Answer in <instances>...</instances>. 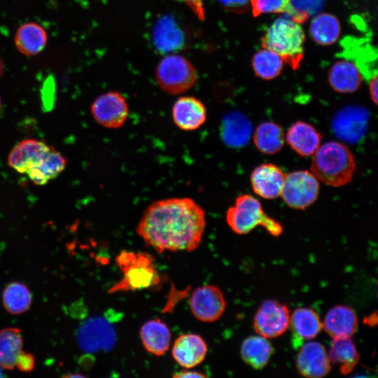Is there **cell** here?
<instances>
[{"label":"cell","instance_id":"obj_23","mask_svg":"<svg viewBox=\"0 0 378 378\" xmlns=\"http://www.w3.org/2000/svg\"><path fill=\"white\" fill-rule=\"evenodd\" d=\"M361 80V72L356 64L348 60L335 63L328 74L330 86L341 93L355 92L360 87Z\"/></svg>","mask_w":378,"mask_h":378},{"label":"cell","instance_id":"obj_36","mask_svg":"<svg viewBox=\"0 0 378 378\" xmlns=\"http://www.w3.org/2000/svg\"><path fill=\"white\" fill-rule=\"evenodd\" d=\"M35 364L34 355L22 350L16 358L15 368L22 372H30L34 369Z\"/></svg>","mask_w":378,"mask_h":378},{"label":"cell","instance_id":"obj_12","mask_svg":"<svg viewBox=\"0 0 378 378\" xmlns=\"http://www.w3.org/2000/svg\"><path fill=\"white\" fill-rule=\"evenodd\" d=\"M368 111L360 106H349L335 115L332 127L335 134L346 142L358 141L365 134L368 121Z\"/></svg>","mask_w":378,"mask_h":378},{"label":"cell","instance_id":"obj_24","mask_svg":"<svg viewBox=\"0 0 378 378\" xmlns=\"http://www.w3.org/2000/svg\"><path fill=\"white\" fill-rule=\"evenodd\" d=\"M221 131L223 140L227 145L240 148L248 143L252 125L246 115L239 112H232L223 119Z\"/></svg>","mask_w":378,"mask_h":378},{"label":"cell","instance_id":"obj_35","mask_svg":"<svg viewBox=\"0 0 378 378\" xmlns=\"http://www.w3.org/2000/svg\"><path fill=\"white\" fill-rule=\"evenodd\" d=\"M254 16L265 13H284L288 0H249Z\"/></svg>","mask_w":378,"mask_h":378},{"label":"cell","instance_id":"obj_14","mask_svg":"<svg viewBox=\"0 0 378 378\" xmlns=\"http://www.w3.org/2000/svg\"><path fill=\"white\" fill-rule=\"evenodd\" d=\"M206 108L199 99L192 96L179 97L174 104L172 117L176 126L186 132L200 128L206 120Z\"/></svg>","mask_w":378,"mask_h":378},{"label":"cell","instance_id":"obj_43","mask_svg":"<svg viewBox=\"0 0 378 378\" xmlns=\"http://www.w3.org/2000/svg\"><path fill=\"white\" fill-rule=\"evenodd\" d=\"M65 377H83V375L80 374H67L66 375Z\"/></svg>","mask_w":378,"mask_h":378},{"label":"cell","instance_id":"obj_22","mask_svg":"<svg viewBox=\"0 0 378 378\" xmlns=\"http://www.w3.org/2000/svg\"><path fill=\"white\" fill-rule=\"evenodd\" d=\"M140 337L145 349L155 356L163 355L169 348L170 330L159 318L146 322L141 328Z\"/></svg>","mask_w":378,"mask_h":378},{"label":"cell","instance_id":"obj_9","mask_svg":"<svg viewBox=\"0 0 378 378\" xmlns=\"http://www.w3.org/2000/svg\"><path fill=\"white\" fill-rule=\"evenodd\" d=\"M92 115L102 126L109 129L121 127L129 115V106L125 98L118 92L102 94L91 104Z\"/></svg>","mask_w":378,"mask_h":378},{"label":"cell","instance_id":"obj_29","mask_svg":"<svg viewBox=\"0 0 378 378\" xmlns=\"http://www.w3.org/2000/svg\"><path fill=\"white\" fill-rule=\"evenodd\" d=\"M253 142L256 148L262 153L273 155L279 152L284 144L282 128L274 122H264L255 129Z\"/></svg>","mask_w":378,"mask_h":378},{"label":"cell","instance_id":"obj_1","mask_svg":"<svg viewBox=\"0 0 378 378\" xmlns=\"http://www.w3.org/2000/svg\"><path fill=\"white\" fill-rule=\"evenodd\" d=\"M205 227V211L195 200L169 197L147 206L137 224L136 233L158 253L192 251L201 243Z\"/></svg>","mask_w":378,"mask_h":378},{"label":"cell","instance_id":"obj_25","mask_svg":"<svg viewBox=\"0 0 378 378\" xmlns=\"http://www.w3.org/2000/svg\"><path fill=\"white\" fill-rule=\"evenodd\" d=\"M66 160L53 148L42 157L27 174L36 185H44L57 177L65 168Z\"/></svg>","mask_w":378,"mask_h":378},{"label":"cell","instance_id":"obj_27","mask_svg":"<svg viewBox=\"0 0 378 378\" xmlns=\"http://www.w3.org/2000/svg\"><path fill=\"white\" fill-rule=\"evenodd\" d=\"M290 324L295 339L300 341L314 338L323 328L318 314L312 309H296L290 318Z\"/></svg>","mask_w":378,"mask_h":378},{"label":"cell","instance_id":"obj_38","mask_svg":"<svg viewBox=\"0 0 378 378\" xmlns=\"http://www.w3.org/2000/svg\"><path fill=\"white\" fill-rule=\"evenodd\" d=\"M186 3L200 20L205 19L203 0H177Z\"/></svg>","mask_w":378,"mask_h":378},{"label":"cell","instance_id":"obj_18","mask_svg":"<svg viewBox=\"0 0 378 378\" xmlns=\"http://www.w3.org/2000/svg\"><path fill=\"white\" fill-rule=\"evenodd\" d=\"M153 39L155 47L160 52L169 53L182 49L186 36L176 21L169 15L160 18L155 24Z\"/></svg>","mask_w":378,"mask_h":378},{"label":"cell","instance_id":"obj_6","mask_svg":"<svg viewBox=\"0 0 378 378\" xmlns=\"http://www.w3.org/2000/svg\"><path fill=\"white\" fill-rule=\"evenodd\" d=\"M117 262L124 278L113 288V291L147 288L159 281L153 258L148 254L123 251L117 257Z\"/></svg>","mask_w":378,"mask_h":378},{"label":"cell","instance_id":"obj_17","mask_svg":"<svg viewBox=\"0 0 378 378\" xmlns=\"http://www.w3.org/2000/svg\"><path fill=\"white\" fill-rule=\"evenodd\" d=\"M358 319L354 310L346 305H336L326 314L323 328L332 339L351 337L358 328Z\"/></svg>","mask_w":378,"mask_h":378},{"label":"cell","instance_id":"obj_39","mask_svg":"<svg viewBox=\"0 0 378 378\" xmlns=\"http://www.w3.org/2000/svg\"><path fill=\"white\" fill-rule=\"evenodd\" d=\"M206 377V375L202 374V373H200V372H196V371H189V370L180 371V372H178L175 373L173 375V377H177V378H181V377Z\"/></svg>","mask_w":378,"mask_h":378},{"label":"cell","instance_id":"obj_45","mask_svg":"<svg viewBox=\"0 0 378 378\" xmlns=\"http://www.w3.org/2000/svg\"><path fill=\"white\" fill-rule=\"evenodd\" d=\"M0 108H1V100H0Z\"/></svg>","mask_w":378,"mask_h":378},{"label":"cell","instance_id":"obj_13","mask_svg":"<svg viewBox=\"0 0 378 378\" xmlns=\"http://www.w3.org/2000/svg\"><path fill=\"white\" fill-rule=\"evenodd\" d=\"M295 365L298 372L308 378L323 377L331 370L328 353L324 346L318 342H309L302 346Z\"/></svg>","mask_w":378,"mask_h":378},{"label":"cell","instance_id":"obj_10","mask_svg":"<svg viewBox=\"0 0 378 378\" xmlns=\"http://www.w3.org/2000/svg\"><path fill=\"white\" fill-rule=\"evenodd\" d=\"M226 302L221 290L214 285H204L197 288L190 298L192 313L198 320L213 322L225 312Z\"/></svg>","mask_w":378,"mask_h":378},{"label":"cell","instance_id":"obj_19","mask_svg":"<svg viewBox=\"0 0 378 378\" xmlns=\"http://www.w3.org/2000/svg\"><path fill=\"white\" fill-rule=\"evenodd\" d=\"M50 148L49 146L38 140H22L10 151L8 164L15 171L27 174Z\"/></svg>","mask_w":378,"mask_h":378},{"label":"cell","instance_id":"obj_31","mask_svg":"<svg viewBox=\"0 0 378 378\" xmlns=\"http://www.w3.org/2000/svg\"><path fill=\"white\" fill-rule=\"evenodd\" d=\"M31 301V293L29 288L20 282L13 281L7 284L2 293L3 306L13 315L27 312Z\"/></svg>","mask_w":378,"mask_h":378},{"label":"cell","instance_id":"obj_11","mask_svg":"<svg viewBox=\"0 0 378 378\" xmlns=\"http://www.w3.org/2000/svg\"><path fill=\"white\" fill-rule=\"evenodd\" d=\"M77 340L80 348L87 352L110 350L115 341V330L104 318H92L80 327Z\"/></svg>","mask_w":378,"mask_h":378},{"label":"cell","instance_id":"obj_30","mask_svg":"<svg viewBox=\"0 0 378 378\" xmlns=\"http://www.w3.org/2000/svg\"><path fill=\"white\" fill-rule=\"evenodd\" d=\"M22 344L20 329L9 327L0 330V367L2 369H14L16 358L22 350Z\"/></svg>","mask_w":378,"mask_h":378},{"label":"cell","instance_id":"obj_8","mask_svg":"<svg viewBox=\"0 0 378 378\" xmlns=\"http://www.w3.org/2000/svg\"><path fill=\"white\" fill-rule=\"evenodd\" d=\"M290 314L286 305L274 300L264 301L253 318V327L258 335L274 338L286 332L290 325Z\"/></svg>","mask_w":378,"mask_h":378},{"label":"cell","instance_id":"obj_37","mask_svg":"<svg viewBox=\"0 0 378 378\" xmlns=\"http://www.w3.org/2000/svg\"><path fill=\"white\" fill-rule=\"evenodd\" d=\"M225 9L234 13H244L250 7L249 0H218Z\"/></svg>","mask_w":378,"mask_h":378},{"label":"cell","instance_id":"obj_26","mask_svg":"<svg viewBox=\"0 0 378 378\" xmlns=\"http://www.w3.org/2000/svg\"><path fill=\"white\" fill-rule=\"evenodd\" d=\"M273 352L270 342L259 335L245 339L240 349L243 360L257 370L263 368L267 364Z\"/></svg>","mask_w":378,"mask_h":378},{"label":"cell","instance_id":"obj_7","mask_svg":"<svg viewBox=\"0 0 378 378\" xmlns=\"http://www.w3.org/2000/svg\"><path fill=\"white\" fill-rule=\"evenodd\" d=\"M318 192L319 184L315 176L300 170L285 176L280 195L290 207L304 209L315 202Z\"/></svg>","mask_w":378,"mask_h":378},{"label":"cell","instance_id":"obj_21","mask_svg":"<svg viewBox=\"0 0 378 378\" xmlns=\"http://www.w3.org/2000/svg\"><path fill=\"white\" fill-rule=\"evenodd\" d=\"M48 35L39 24L29 22L22 24L15 34L14 42L18 51L27 56L40 53L46 47Z\"/></svg>","mask_w":378,"mask_h":378},{"label":"cell","instance_id":"obj_16","mask_svg":"<svg viewBox=\"0 0 378 378\" xmlns=\"http://www.w3.org/2000/svg\"><path fill=\"white\" fill-rule=\"evenodd\" d=\"M207 353V346L199 335L183 334L178 337L172 347V356L182 367L189 369L201 363Z\"/></svg>","mask_w":378,"mask_h":378},{"label":"cell","instance_id":"obj_41","mask_svg":"<svg viewBox=\"0 0 378 378\" xmlns=\"http://www.w3.org/2000/svg\"><path fill=\"white\" fill-rule=\"evenodd\" d=\"M374 317H377V315L375 314L374 316L372 315L368 316L365 320L364 322L370 326H374L377 323V321H373V318Z\"/></svg>","mask_w":378,"mask_h":378},{"label":"cell","instance_id":"obj_44","mask_svg":"<svg viewBox=\"0 0 378 378\" xmlns=\"http://www.w3.org/2000/svg\"><path fill=\"white\" fill-rule=\"evenodd\" d=\"M2 368L0 367V377H3Z\"/></svg>","mask_w":378,"mask_h":378},{"label":"cell","instance_id":"obj_3","mask_svg":"<svg viewBox=\"0 0 378 378\" xmlns=\"http://www.w3.org/2000/svg\"><path fill=\"white\" fill-rule=\"evenodd\" d=\"M304 39L300 23L284 15L267 29L262 38V45L277 53L284 62L295 69L303 57Z\"/></svg>","mask_w":378,"mask_h":378},{"label":"cell","instance_id":"obj_33","mask_svg":"<svg viewBox=\"0 0 378 378\" xmlns=\"http://www.w3.org/2000/svg\"><path fill=\"white\" fill-rule=\"evenodd\" d=\"M284 60L275 52L264 48L253 56L252 65L255 74L265 80L276 77L283 67Z\"/></svg>","mask_w":378,"mask_h":378},{"label":"cell","instance_id":"obj_32","mask_svg":"<svg viewBox=\"0 0 378 378\" xmlns=\"http://www.w3.org/2000/svg\"><path fill=\"white\" fill-rule=\"evenodd\" d=\"M310 33L316 43L330 45L337 40L340 33V25L334 15L318 13L314 17L311 22Z\"/></svg>","mask_w":378,"mask_h":378},{"label":"cell","instance_id":"obj_20","mask_svg":"<svg viewBox=\"0 0 378 378\" xmlns=\"http://www.w3.org/2000/svg\"><path fill=\"white\" fill-rule=\"evenodd\" d=\"M286 139L295 153L307 157L314 155L320 146L321 134L312 125L298 120L288 130Z\"/></svg>","mask_w":378,"mask_h":378},{"label":"cell","instance_id":"obj_40","mask_svg":"<svg viewBox=\"0 0 378 378\" xmlns=\"http://www.w3.org/2000/svg\"><path fill=\"white\" fill-rule=\"evenodd\" d=\"M377 76H374L370 83V94L375 104H377Z\"/></svg>","mask_w":378,"mask_h":378},{"label":"cell","instance_id":"obj_42","mask_svg":"<svg viewBox=\"0 0 378 378\" xmlns=\"http://www.w3.org/2000/svg\"><path fill=\"white\" fill-rule=\"evenodd\" d=\"M3 72H4V63H3L1 57H0V78L2 76Z\"/></svg>","mask_w":378,"mask_h":378},{"label":"cell","instance_id":"obj_4","mask_svg":"<svg viewBox=\"0 0 378 378\" xmlns=\"http://www.w3.org/2000/svg\"><path fill=\"white\" fill-rule=\"evenodd\" d=\"M226 221L232 230L238 234H247L259 225L274 237L279 236L283 232L282 225L267 216L260 202L248 194L236 198L234 205L226 212Z\"/></svg>","mask_w":378,"mask_h":378},{"label":"cell","instance_id":"obj_2","mask_svg":"<svg viewBox=\"0 0 378 378\" xmlns=\"http://www.w3.org/2000/svg\"><path fill=\"white\" fill-rule=\"evenodd\" d=\"M355 169L352 153L346 146L337 141H328L320 146L311 164L312 173L317 180L335 187L348 183Z\"/></svg>","mask_w":378,"mask_h":378},{"label":"cell","instance_id":"obj_15","mask_svg":"<svg viewBox=\"0 0 378 378\" xmlns=\"http://www.w3.org/2000/svg\"><path fill=\"white\" fill-rule=\"evenodd\" d=\"M285 176L278 166L272 163L261 164L251 174L253 190L262 198L274 199L281 195Z\"/></svg>","mask_w":378,"mask_h":378},{"label":"cell","instance_id":"obj_28","mask_svg":"<svg viewBox=\"0 0 378 378\" xmlns=\"http://www.w3.org/2000/svg\"><path fill=\"white\" fill-rule=\"evenodd\" d=\"M328 356L330 363L340 365L342 374L351 372L359 360L358 352L351 337L332 339Z\"/></svg>","mask_w":378,"mask_h":378},{"label":"cell","instance_id":"obj_5","mask_svg":"<svg viewBox=\"0 0 378 378\" xmlns=\"http://www.w3.org/2000/svg\"><path fill=\"white\" fill-rule=\"evenodd\" d=\"M197 79L195 66L188 59L179 55L165 56L155 69L157 83L164 92L172 95L189 90Z\"/></svg>","mask_w":378,"mask_h":378},{"label":"cell","instance_id":"obj_34","mask_svg":"<svg viewBox=\"0 0 378 378\" xmlns=\"http://www.w3.org/2000/svg\"><path fill=\"white\" fill-rule=\"evenodd\" d=\"M325 0H288L284 15L291 20L302 23L315 16L321 10Z\"/></svg>","mask_w":378,"mask_h":378}]
</instances>
